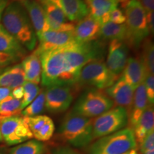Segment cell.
<instances>
[{
	"label": "cell",
	"instance_id": "cell-3",
	"mask_svg": "<svg viewBox=\"0 0 154 154\" xmlns=\"http://www.w3.org/2000/svg\"><path fill=\"white\" fill-rule=\"evenodd\" d=\"M61 139L76 148H84L93 141V119L70 111L59 128Z\"/></svg>",
	"mask_w": 154,
	"mask_h": 154
},
{
	"label": "cell",
	"instance_id": "cell-33",
	"mask_svg": "<svg viewBox=\"0 0 154 154\" xmlns=\"http://www.w3.org/2000/svg\"><path fill=\"white\" fill-rule=\"evenodd\" d=\"M144 85L148 101L150 105L153 106L154 103V76L153 74H146L144 79Z\"/></svg>",
	"mask_w": 154,
	"mask_h": 154
},
{
	"label": "cell",
	"instance_id": "cell-28",
	"mask_svg": "<svg viewBox=\"0 0 154 154\" xmlns=\"http://www.w3.org/2000/svg\"><path fill=\"white\" fill-rule=\"evenodd\" d=\"M46 146L44 143L31 139L15 146L10 149L9 154H44Z\"/></svg>",
	"mask_w": 154,
	"mask_h": 154
},
{
	"label": "cell",
	"instance_id": "cell-31",
	"mask_svg": "<svg viewBox=\"0 0 154 154\" xmlns=\"http://www.w3.org/2000/svg\"><path fill=\"white\" fill-rule=\"evenodd\" d=\"M21 111V100L14 99L11 95L0 102V116L18 115Z\"/></svg>",
	"mask_w": 154,
	"mask_h": 154
},
{
	"label": "cell",
	"instance_id": "cell-47",
	"mask_svg": "<svg viewBox=\"0 0 154 154\" xmlns=\"http://www.w3.org/2000/svg\"><path fill=\"white\" fill-rule=\"evenodd\" d=\"M2 71H3V70H2V69H0V74H1V73H2Z\"/></svg>",
	"mask_w": 154,
	"mask_h": 154
},
{
	"label": "cell",
	"instance_id": "cell-32",
	"mask_svg": "<svg viewBox=\"0 0 154 154\" xmlns=\"http://www.w3.org/2000/svg\"><path fill=\"white\" fill-rule=\"evenodd\" d=\"M24 88V96L21 100V110L32 103L40 92V88L37 84L29 82H25L22 85Z\"/></svg>",
	"mask_w": 154,
	"mask_h": 154
},
{
	"label": "cell",
	"instance_id": "cell-19",
	"mask_svg": "<svg viewBox=\"0 0 154 154\" xmlns=\"http://www.w3.org/2000/svg\"><path fill=\"white\" fill-rule=\"evenodd\" d=\"M60 9L69 21L78 22L88 14L87 5L84 0H49Z\"/></svg>",
	"mask_w": 154,
	"mask_h": 154
},
{
	"label": "cell",
	"instance_id": "cell-24",
	"mask_svg": "<svg viewBox=\"0 0 154 154\" xmlns=\"http://www.w3.org/2000/svg\"><path fill=\"white\" fill-rule=\"evenodd\" d=\"M25 82L24 73L21 64L8 67L0 74V87L9 88L12 90L22 86Z\"/></svg>",
	"mask_w": 154,
	"mask_h": 154
},
{
	"label": "cell",
	"instance_id": "cell-48",
	"mask_svg": "<svg viewBox=\"0 0 154 154\" xmlns=\"http://www.w3.org/2000/svg\"><path fill=\"white\" fill-rule=\"evenodd\" d=\"M0 154H3V153L1 151H0Z\"/></svg>",
	"mask_w": 154,
	"mask_h": 154
},
{
	"label": "cell",
	"instance_id": "cell-16",
	"mask_svg": "<svg viewBox=\"0 0 154 154\" xmlns=\"http://www.w3.org/2000/svg\"><path fill=\"white\" fill-rule=\"evenodd\" d=\"M101 23L88 14L75 25L74 34L77 42H88L100 38Z\"/></svg>",
	"mask_w": 154,
	"mask_h": 154
},
{
	"label": "cell",
	"instance_id": "cell-36",
	"mask_svg": "<svg viewBox=\"0 0 154 154\" xmlns=\"http://www.w3.org/2000/svg\"><path fill=\"white\" fill-rule=\"evenodd\" d=\"M20 59V58L17 57V56L0 51V68L14 64Z\"/></svg>",
	"mask_w": 154,
	"mask_h": 154
},
{
	"label": "cell",
	"instance_id": "cell-6",
	"mask_svg": "<svg viewBox=\"0 0 154 154\" xmlns=\"http://www.w3.org/2000/svg\"><path fill=\"white\" fill-rule=\"evenodd\" d=\"M119 78L107 68L103 59L94 60L86 63L79 72L75 79L74 86H89L98 89H106Z\"/></svg>",
	"mask_w": 154,
	"mask_h": 154
},
{
	"label": "cell",
	"instance_id": "cell-2",
	"mask_svg": "<svg viewBox=\"0 0 154 154\" xmlns=\"http://www.w3.org/2000/svg\"><path fill=\"white\" fill-rule=\"evenodd\" d=\"M65 60V82L74 85L75 79L83 66L94 60L103 59L106 44L103 40L77 42L63 47Z\"/></svg>",
	"mask_w": 154,
	"mask_h": 154
},
{
	"label": "cell",
	"instance_id": "cell-38",
	"mask_svg": "<svg viewBox=\"0 0 154 154\" xmlns=\"http://www.w3.org/2000/svg\"><path fill=\"white\" fill-rule=\"evenodd\" d=\"M146 22H147L148 27H149L150 34L154 33V14L153 11H148L146 12Z\"/></svg>",
	"mask_w": 154,
	"mask_h": 154
},
{
	"label": "cell",
	"instance_id": "cell-39",
	"mask_svg": "<svg viewBox=\"0 0 154 154\" xmlns=\"http://www.w3.org/2000/svg\"><path fill=\"white\" fill-rule=\"evenodd\" d=\"M138 1L146 11V12L153 11L154 0H138Z\"/></svg>",
	"mask_w": 154,
	"mask_h": 154
},
{
	"label": "cell",
	"instance_id": "cell-34",
	"mask_svg": "<svg viewBox=\"0 0 154 154\" xmlns=\"http://www.w3.org/2000/svg\"><path fill=\"white\" fill-rule=\"evenodd\" d=\"M107 20L108 22L121 24L126 22V17L121 9L116 8L108 14Z\"/></svg>",
	"mask_w": 154,
	"mask_h": 154
},
{
	"label": "cell",
	"instance_id": "cell-41",
	"mask_svg": "<svg viewBox=\"0 0 154 154\" xmlns=\"http://www.w3.org/2000/svg\"><path fill=\"white\" fill-rule=\"evenodd\" d=\"M11 89L6 87H0V102L11 95Z\"/></svg>",
	"mask_w": 154,
	"mask_h": 154
},
{
	"label": "cell",
	"instance_id": "cell-12",
	"mask_svg": "<svg viewBox=\"0 0 154 154\" xmlns=\"http://www.w3.org/2000/svg\"><path fill=\"white\" fill-rule=\"evenodd\" d=\"M38 45L34 50L40 54L47 50L62 48L76 42L73 32H57L49 30L36 36Z\"/></svg>",
	"mask_w": 154,
	"mask_h": 154
},
{
	"label": "cell",
	"instance_id": "cell-37",
	"mask_svg": "<svg viewBox=\"0 0 154 154\" xmlns=\"http://www.w3.org/2000/svg\"><path fill=\"white\" fill-rule=\"evenodd\" d=\"M52 154H82L69 146H60L54 150Z\"/></svg>",
	"mask_w": 154,
	"mask_h": 154
},
{
	"label": "cell",
	"instance_id": "cell-30",
	"mask_svg": "<svg viewBox=\"0 0 154 154\" xmlns=\"http://www.w3.org/2000/svg\"><path fill=\"white\" fill-rule=\"evenodd\" d=\"M44 105H45V91L41 90L34 101L26 108H24L21 113L24 117H32L39 115V113H41L45 108Z\"/></svg>",
	"mask_w": 154,
	"mask_h": 154
},
{
	"label": "cell",
	"instance_id": "cell-21",
	"mask_svg": "<svg viewBox=\"0 0 154 154\" xmlns=\"http://www.w3.org/2000/svg\"><path fill=\"white\" fill-rule=\"evenodd\" d=\"M88 14L97 19L102 24L108 22V14L118 7L116 0H85Z\"/></svg>",
	"mask_w": 154,
	"mask_h": 154
},
{
	"label": "cell",
	"instance_id": "cell-18",
	"mask_svg": "<svg viewBox=\"0 0 154 154\" xmlns=\"http://www.w3.org/2000/svg\"><path fill=\"white\" fill-rule=\"evenodd\" d=\"M146 71L141 58H128L120 76L134 89L144 82Z\"/></svg>",
	"mask_w": 154,
	"mask_h": 154
},
{
	"label": "cell",
	"instance_id": "cell-10",
	"mask_svg": "<svg viewBox=\"0 0 154 154\" xmlns=\"http://www.w3.org/2000/svg\"><path fill=\"white\" fill-rule=\"evenodd\" d=\"M0 133L8 146H17L33 138L25 117L19 115L0 116Z\"/></svg>",
	"mask_w": 154,
	"mask_h": 154
},
{
	"label": "cell",
	"instance_id": "cell-45",
	"mask_svg": "<svg viewBox=\"0 0 154 154\" xmlns=\"http://www.w3.org/2000/svg\"><path fill=\"white\" fill-rule=\"evenodd\" d=\"M142 154H154V149L148 150V151L143 152Z\"/></svg>",
	"mask_w": 154,
	"mask_h": 154
},
{
	"label": "cell",
	"instance_id": "cell-13",
	"mask_svg": "<svg viewBox=\"0 0 154 154\" xmlns=\"http://www.w3.org/2000/svg\"><path fill=\"white\" fill-rule=\"evenodd\" d=\"M128 59V47L125 42L113 40L110 42L106 65L113 74L120 76Z\"/></svg>",
	"mask_w": 154,
	"mask_h": 154
},
{
	"label": "cell",
	"instance_id": "cell-22",
	"mask_svg": "<svg viewBox=\"0 0 154 154\" xmlns=\"http://www.w3.org/2000/svg\"><path fill=\"white\" fill-rule=\"evenodd\" d=\"M154 127V110L153 106L149 105L138 122L132 128L137 146H140L142 140L150 131L153 130Z\"/></svg>",
	"mask_w": 154,
	"mask_h": 154
},
{
	"label": "cell",
	"instance_id": "cell-29",
	"mask_svg": "<svg viewBox=\"0 0 154 154\" xmlns=\"http://www.w3.org/2000/svg\"><path fill=\"white\" fill-rule=\"evenodd\" d=\"M142 61L146 74H154V46L151 38H146L142 43Z\"/></svg>",
	"mask_w": 154,
	"mask_h": 154
},
{
	"label": "cell",
	"instance_id": "cell-9",
	"mask_svg": "<svg viewBox=\"0 0 154 154\" xmlns=\"http://www.w3.org/2000/svg\"><path fill=\"white\" fill-rule=\"evenodd\" d=\"M128 124V111L123 107H113L93 119V140L123 129Z\"/></svg>",
	"mask_w": 154,
	"mask_h": 154
},
{
	"label": "cell",
	"instance_id": "cell-43",
	"mask_svg": "<svg viewBox=\"0 0 154 154\" xmlns=\"http://www.w3.org/2000/svg\"><path fill=\"white\" fill-rule=\"evenodd\" d=\"M124 154H138L137 150H136V149H133V150H131V151L126 152V153H125Z\"/></svg>",
	"mask_w": 154,
	"mask_h": 154
},
{
	"label": "cell",
	"instance_id": "cell-4",
	"mask_svg": "<svg viewBox=\"0 0 154 154\" xmlns=\"http://www.w3.org/2000/svg\"><path fill=\"white\" fill-rule=\"evenodd\" d=\"M126 26L125 43L133 49H138L150 34L146 22V12L138 0H130L124 7Z\"/></svg>",
	"mask_w": 154,
	"mask_h": 154
},
{
	"label": "cell",
	"instance_id": "cell-5",
	"mask_svg": "<svg viewBox=\"0 0 154 154\" xmlns=\"http://www.w3.org/2000/svg\"><path fill=\"white\" fill-rule=\"evenodd\" d=\"M136 148L133 129L126 127L96 139L90 146L89 154H124Z\"/></svg>",
	"mask_w": 154,
	"mask_h": 154
},
{
	"label": "cell",
	"instance_id": "cell-44",
	"mask_svg": "<svg viewBox=\"0 0 154 154\" xmlns=\"http://www.w3.org/2000/svg\"><path fill=\"white\" fill-rule=\"evenodd\" d=\"M116 1L118 2V3H121L123 7L127 2H129L130 0H116Z\"/></svg>",
	"mask_w": 154,
	"mask_h": 154
},
{
	"label": "cell",
	"instance_id": "cell-8",
	"mask_svg": "<svg viewBox=\"0 0 154 154\" xmlns=\"http://www.w3.org/2000/svg\"><path fill=\"white\" fill-rule=\"evenodd\" d=\"M37 54L41 61L42 85L47 87L54 84L66 83L63 47L47 50Z\"/></svg>",
	"mask_w": 154,
	"mask_h": 154
},
{
	"label": "cell",
	"instance_id": "cell-14",
	"mask_svg": "<svg viewBox=\"0 0 154 154\" xmlns=\"http://www.w3.org/2000/svg\"><path fill=\"white\" fill-rule=\"evenodd\" d=\"M134 88L119 78L111 86L106 88L105 93L112 100L114 106L125 108L128 113L132 105Z\"/></svg>",
	"mask_w": 154,
	"mask_h": 154
},
{
	"label": "cell",
	"instance_id": "cell-7",
	"mask_svg": "<svg viewBox=\"0 0 154 154\" xmlns=\"http://www.w3.org/2000/svg\"><path fill=\"white\" fill-rule=\"evenodd\" d=\"M114 107V103L104 91L90 88L81 95L73 107V112L86 118L97 117Z\"/></svg>",
	"mask_w": 154,
	"mask_h": 154
},
{
	"label": "cell",
	"instance_id": "cell-20",
	"mask_svg": "<svg viewBox=\"0 0 154 154\" xmlns=\"http://www.w3.org/2000/svg\"><path fill=\"white\" fill-rule=\"evenodd\" d=\"M149 105V103L146 94L145 85L143 82L134 90L132 105L128 112V122L131 128H134Z\"/></svg>",
	"mask_w": 154,
	"mask_h": 154
},
{
	"label": "cell",
	"instance_id": "cell-15",
	"mask_svg": "<svg viewBox=\"0 0 154 154\" xmlns=\"http://www.w3.org/2000/svg\"><path fill=\"white\" fill-rule=\"evenodd\" d=\"M33 138L38 141H47L52 138L55 126L54 121L46 115L25 117Z\"/></svg>",
	"mask_w": 154,
	"mask_h": 154
},
{
	"label": "cell",
	"instance_id": "cell-35",
	"mask_svg": "<svg viewBox=\"0 0 154 154\" xmlns=\"http://www.w3.org/2000/svg\"><path fill=\"white\" fill-rule=\"evenodd\" d=\"M140 153H143V152L149 149H154V131H150L145 136L143 140H142L141 143L139 146Z\"/></svg>",
	"mask_w": 154,
	"mask_h": 154
},
{
	"label": "cell",
	"instance_id": "cell-25",
	"mask_svg": "<svg viewBox=\"0 0 154 154\" xmlns=\"http://www.w3.org/2000/svg\"><path fill=\"white\" fill-rule=\"evenodd\" d=\"M0 51L17 56L20 59L24 58L27 51L7 32L0 23Z\"/></svg>",
	"mask_w": 154,
	"mask_h": 154
},
{
	"label": "cell",
	"instance_id": "cell-42",
	"mask_svg": "<svg viewBox=\"0 0 154 154\" xmlns=\"http://www.w3.org/2000/svg\"><path fill=\"white\" fill-rule=\"evenodd\" d=\"M9 2V0H0V21H1L4 11H5L7 6L8 5Z\"/></svg>",
	"mask_w": 154,
	"mask_h": 154
},
{
	"label": "cell",
	"instance_id": "cell-46",
	"mask_svg": "<svg viewBox=\"0 0 154 154\" xmlns=\"http://www.w3.org/2000/svg\"><path fill=\"white\" fill-rule=\"evenodd\" d=\"M2 141V136H1V133H0V142Z\"/></svg>",
	"mask_w": 154,
	"mask_h": 154
},
{
	"label": "cell",
	"instance_id": "cell-40",
	"mask_svg": "<svg viewBox=\"0 0 154 154\" xmlns=\"http://www.w3.org/2000/svg\"><path fill=\"white\" fill-rule=\"evenodd\" d=\"M11 96L16 99L22 100L23 96H24V88H23V86H19V87H17L11 90Z\"/></svg>",
	"mask_w": 154,
	"mask_h": 154
},
{
	"label": "cell",
	"instance_id": "cell-17",
	"mask_svg": "<svg viewBox=\"0 0 154 154\" xmlns=\"http://www.w3.org/2000/svg\"><path fill=\"white\" fill-rule=\"evenodd\" d=\"M19 2L27 12L36 36L50 30L43 7L38 0H21Z\"/></svg>",
	"mask_w": 154,
	"mask_h": 154
},
{
	"label": "cell",
	"instance_id": "cell-27",
	"mask_svg": "<svg viewBox=\"0 0 154 154\" xmlns=\"http://www.w3.org/2000/svg\"><path fill=\"white\" fill-rule=\"evenodd\" d=\"M38 1L43 7L47 17V23L49 26L53 24H63L69 22L62 11L49 0H38Z\"/></svg>",
	"mask_w": 154,
	"mask_h": 154
},
{
	"label": "cell",
	"instance_id": "cell-26",
	"mask_svg": "<svg viewBox=\"0 0 154 154\" xmlns=\"http://www.w3.org/2000/svg\"><path fill=\"white\" fill-rule=\"evenodd\" d=\"M100 38L103 41H119L125 42L126 38V24H118L115 23L107 22L101 24Z\"/></svg>",
	"mask_w": 154,
	"mask_h": 154
},
{
	"label": "cell",
	"instance_id": "cell-1",
	"mask_svg": "<svg viewBox=\"0 0 154 154\" xmlns=\"http://www.w3.org/2000/svg\"><path fill=\"white\" fill-rule=\"evenodd\" d=\"M1 24L28 51L37 45V37L26 9L19 1H10L4 11Z\"/></svg>",
	"mask_w": 154,
	"mask_h": 154
},
{
	"label": "cell",
	"instance_id": "cell-23",
	"mask_svg": "<svg viewBox=\"0 0 154 154\" xmlns=\"http://www.w3.org/2000/svg\"><path fill=\"white\" fill-rule=\"evenodd\" d=\"M21 65L24 73L25 81L38 85L41 82L42 66L37 54L34 51L31 54L25 57Z\"/></svg>",
	"mask_w": 154,
	"mask_h": 154
},
{
	"label": "cell",
	"instance_id": "cell-11",
	"mask_svg": "<svg viewBox=\"0 0 154 154\" xmlns=\"http://www.w3.org/2000/svg\"><path fill=\"white\" fill-rule=\"evenodd\" d=\"M74 84L61 83L47 86L44 107L50 113L64 112L70 107L74 97Z\"/></svg>",
	"mask_w": 154,
	"mask_h": 154
}]
</instances>
